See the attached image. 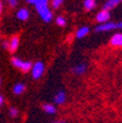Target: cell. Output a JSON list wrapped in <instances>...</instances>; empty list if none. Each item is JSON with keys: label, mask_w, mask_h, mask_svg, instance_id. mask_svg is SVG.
<instances>
[{"label": "cell", "mask_w": 122, "mask_h": 123, "mask_svg": "<svg viewBox=\"0 0 122 123\" xmlns=\"http://www.w3.org/2000/svg\"><path fill=\"white\" fill-rule=\"evenodd\" d=\"M34 6H36L38 13L40 15V17L45 22L51 21V18H53V12H51L48 7V0H38Z\"/></svg>", "instance_id": "6da1fadb"}, {"label": "cell", "mask_w": 122, "mask_h": 123, "mask_svg": "<svg viewBox=\"0 0 122 123\" xmlns=\"http://www.w3.org/2000/svg\"><path fill=\"white\" fill-rule=\"evenodd\" d=\"M88 32H89V28H88V27H82V28H79V29L77 31L76 37H77V38H83L84 36H87V34H88Z\"/></svg>", "instance_id": "4fadbf2b"}, {"label": "cell", "mask_w": 122, "mask_h": 123, "mask_svg": "<svg viewBox=\"0 0 122 123\" xmlns=\"http://www.w3.org/2000/svg\"><path fill=\"white\" fill-rule=\"evenodd\" d=\"M23 90H25V84H22V83H19V84H16L13 86V93L17 94V95L23 93Z\"/></svg>", "instance_id": "9a60e30c"}, {"label": "cell", "mask_w": 122, "mask_h": 123, "mask_svg": "<svg viewBox=\"0 0 122 123\" xmlns=\"http://www.w3.org/2000/svg\"><path fill=\"white\" fill-rule=\"evenodd\" d=\"M66 100V95H65V93L64 92H59V93H56V95L54 96V101L56 102V104H64V101Z\"/></svg>", "instance_id": "30bf717a"}, {"label": "cell", "mask_w": 122, "mask_h": 123, "mask_svg": "<svg viewBox=\"0 0 122 123\" xmlns=\"http://www.w3.org/2000/svg\"><path fill=\"white\" fill-rule=\"evenodd\" d=\"M4 48L9 50V40H6V42H4Z\"/></svg>", "instance_id": "44dd1931"}, {"label": "cell", "mask_w": 122, "mask_h": 123, "mask_svg": "<svg viewBox=\"0 0 122 123\" xmlns=\"http://www.w3.org/2000/svg\"><path fill=\"white\" fill-rule=\"evenodd\" d=\"M43 72H44V65H43L42 61H37L36 63L32 66V77L34 79L40 78Z\"/></svg>", "instance_id": "7a4b0ae2"}, {"label": "cell", "mask_w": 122, "mask_h": 123, "mask_svg": "<svg viewBox=\"0 0 122 123\" xmlns=\"http://www.w3.org/2000/svg\"><path fill=\"white\" fill-rule=\"evenodd\" d=\"M17 115H19V111H17V109H16V107H11V109H10V116L15 118V117H17Z\"/></svg>", "instance_id": "ac0fdd59"}, {"label": "cell", "mask_w": 122, "mask_h": 123, "mask_svg": "<svg viewBox=\"0 0 122 123\" xmlns=\"http://www.w3.org/2000/svg\"><path fill=\"white\" fill-rule=\"evenodd\" d=\"M95 7V0H84V9L85 10H93Z\"/></svg>", "instance_id": "5bb4252c"}, {"label": "cell", "mask_w": 122, "mask_h": 123, "mask_svg": "<svg viewBox=\"0 0 122 123\" xmlns=\"http://www.w3.org/2000/svg\"><path fill=\"white\" fill-rule=\"evenodd\" d=\"M43 110H44L46 113H49V115H54V113L56 112L55 106H54V105H51V104H44V105H43Z\"/></svg>", "instance_id": "8fae6325"}, {"label": "cell", "mask_w": 122, "mask_h": 123, "mask_svg": "<svg viewBox=\"0 0 122 123\" xmlns=\"http://www.w3.org/2000/svg\"><path fill=\"white\" fill-rule=\"evenodd\" d=\"M62 1H64V0H51V5H53L54 9H58L62 4Z\"/></svg>", "instance_id": "e0dca14e"}, {"label": "cell", "mask_w": 122, "mask_h": 123, "mask_svg": "<svg viewBox=\"0 0 122 123\" xmlns=\"http://www.w3.org/2000/svg\"><path fill=\"white\" fill-rule=\"evenodd\" d=\"M27 3H29V4H33V5H36V3L38 1V0H26Z\"/></svg>", "instance_id": "ffe728a7"}, {"label": "cell", "mask_w": 122, "mask_h": 123, "mask_svg": "<svg viewBox=\"0 0 122 123\" xmlns=\"http://www.w3.org/2000/svg\"><path fill=\"white\" fill-rule=\"evenodd\" d=\"M120 3H122V0H108V1L105 3V5H104V10L109 11V10L114 9L115 6H117Z\"/></svg>", "instance_id": "9c48e42d"}, {"label": "cell", "mask_w": 122, "mask_h": 123, "mask_svg": "<svg viewBox=\"0 0 122 123\" xmlns=\"http://www.w3.org/2000/svg\"><path fill=\"white\" fill-rule=\"evenodd\" d=\"M110 43L114 46H122V34L117 33V34H115V36H112Z\"/></svg>", "instance_id": "52a82bcc"}, {"label": "cell", "mask_w": 122, "mask_h": 123, "mask_svg": "<svg viewBox=\"0 0 122 123\" xmlns=\"http://www.w3.org/2000/svg\"><path fill=\"white\" fill-rule=\"evenodd\" d=\"M7 3H9V5L11 7H15L17 5V0H7Z\"/></svg>", "instance_id": "d6986e66"}, {"label": "cell", "mask_w": 122, "mask_h": 123, "mask_svg": "<svg viewBox=\"0 0 122 123\" xmlns=\"http://www.w3.org/2000/svg\"><path fill=\"white\" fill-rule=\"evenodd\" d=\"M56 23L59 25V26H61V27H64L65 25H66V20L62 16H59L58 18H56Z\"/></svg>", "instance_id": "2e32d148"}, {"label": "cell", "mask_w": 122, "mask_h": 123, "mask_svg": "<svg viewBox=\"0 0 122 123\" xmlns=\"http://www.w3.org/2000/svg\"><path fill=\"white\" fill-rule=\"evenodd\" d=\"M12 65L15 67H17V68H21L23 72H27V71H29V69L32 68V65H31L29 61H22V60L17 59V57L12 59Z\"/></svg>", "instance_id": "3957f363"}, {"label": "cell", "mask_w": 122, "mask_h": 123, "mask_svg": "<svg viewBox=\"0 0 122 123\" xmlns=\"http://www.w3.org/2000/svg\"><path fill=\"white\" fill-rule=\"evenodd\" d=\"M50 123H67V122H65V121H54V122H50Z\"/></svg>", "instance_id": "7402d4cb"}, {"label": "cell", "mask_w": 122, "mask_h": 123, "mask_svg": "<svg viewBox=\"0 0 122 123\" xmlns=\"http://www.w3.org/2000/svg\"><path fill=\"white\" fill-rule=\"evenodd\" d=\"M3 101H4V99H3V96H1V95H0V105L3 104Z\"/></svg>", "instance_id": "d4e9b609"}, {"label": "cell", "mask_w": 122, "mask_h": 123, "mask_svg": "<svg viewBox=\"0 0 122 123\" xmlns=\"http://www.w3.org/2000/svg\"><path fill=\"white\" fill-rule=\"evenodd\" d=\"M85 68H87V66H85L84 63H81V65H78V66H75V67H73V73H75V74H82V73H84Z\"/></svg>", "instance_id": "7c38bea8"}, {"label": "cell", "mask_w": 122, "mask_h": 123, "mask_svg": "<svg viewBox=\"0 0 122 123\" xmlns=\"http://www.w3.org/2000/svg\"><path fill=\"white\" fill-rule=\"evenodd\" d=\"M114 28H116V23H114V22H106V23H101V25L96 26L95 31L96 32H108V31H111Z\"/></svg>", "instance_id": "277c9868"}, {"label": "cell", "mask_w": 122, "mask_h": 123, "mask_svg": "<svg viewBox=\"0 0 122 123\" xmlns=\"http://www.w3.org/2000/svg\"><path fill=\"white\" fill-rule=\"evenodd\" d=\"M116 28H121V29H122V22H118V23H116Z\"/></svg>", "instance_id": "603a6c76"}, {"label": "cell", "mask_w": 122, "mask_h": 123, "mask_svg": "<svg viewBox=\"0 0 122 123\" xmlns=\"http://www.w3.org/2000/svg\"><path fill=\"white\" fill-rule=\"evenodd\" d=\"M0 83H1V80H0Z\"/></svg>", "instance_id": "484cf974"}, {"label": "cell", "mask_w": 122, "mask_h": 123, "mask_svg": "<svg viewBox=\"0 0 122 123\" xmlns=\"http://www.w3.org/2000/svg\"><path fill=\"white\" fill-rule=\"evenodd\" d=\"M1 11H3V3L0 1V15H1Z\"/></svg>", "instance_id": "cb8c5ba5"}, {"label": "cell", "mask_w": 122, "mask_h": 123, "mask_svg": "<svg viewBox=\"0 0 122 123\" xmlns=\"http://www.w3.org/2000/svg\"><path fill=\"white\" fill-rule=\"evenodd\" d=\"M17 18L19 20H22V21H26L28 17H29V12H28V10L27 9H25V7H22V9H20L19 11H17Z\"/></svg>", "instance_id": "ba28073f"}, {"label": "cell", "mask_w": 122, "mask_h": 123, "mask_svg": "<svg viewBox=\"0 0 122 123\" xmlns=\"http://www.w3.org/2000/svg\"><path fill=\"white\" fill-rule=\"evenodd\" d=\"M19 43H20L19 37H17V36H13V37L9 40V50H10L11 52L16 51V49L19 48Z\"/></svg>", "instance_id": "8992f818"}, {"label": "cell", "mask_w": 122, "mask_h": 123, "mask_svg": "<svg viewBox=\"0 0 122 123\" xmlns=\"http://www.w3.org/2000/svg\"><path fill=\"white\" fill-rule=\"evenodd\" d=\"M109 18H110V12L106 11V10H101L96 15V21L101 22V23H106L109 21Z\"/></svg>", "instance_id": "5b68a950"}]
</instances>
